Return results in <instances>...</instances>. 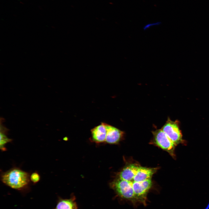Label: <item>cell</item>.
I'll return each mask as SVG.
<instances>
[{"instance_id":"cell-12","label":"cell","mask_w":209,"mask_h":209,"mask_svg":"<svg viewBox=\"0 0 209 209\" xmlns=\"http://www.w3.org/2000/svg\"><path fill=\"white\" fill-rule=\"evenodd\" d=\"M40 179V175L37 172H34L30 175V181L34 184H36L38 182Z\"/></svg>"},{"instance_id":"cell-3","label":"cell","mask_w":209,"mask_h":209,"mask_svg":"<svg viewBox=\"0 0 209 209\" xmlns=\"http://www.w3.org/2000/svg\"><path fill=\"white\" fill-rule=\"evenodd\" d=\"M152 133L154 143L168 152L172 156H174L176 145L161 129L156 130L153 131Z\"/></svg>"},{"instance_id":"cell-7","label":"cell","mask_w":209,"mask_h":209,"mask_svg":"<svg viewBox=\"0 0 209 209\" xmlns=\"http://www.w3.org/2000/svg\"><path fill=\"white\" fill-rule=\"evenodd\" d=\"M105 123L102 122L91 130V139L93 142L97 143L105 142L107 134Z\"/></svg>"},{"instance_id":"cell-8","label":"cell","mask_w":209,"mask_h":209,"mask_svg":"<svg viewBox=\"0 0 209 209\" xmlns=\"http://www.w3.org/2000/svg\"><path fill=\"white\" fill-rule=\"evenodd\" d=\"M140 166L135 164L127 165L119 173L118 177L126 181L133 182L134 178Z\"/></svg>"},{"instance_id":"cell-6","label":"cell","mask_w":209,"mask_h":209,"mask_svg":"<svg viewBox=\"0 0 209 209\" xmlns=\"http://www.w3.org/2000/svg\"><path fill=\"white\" fill-rule=\"evenodd\" d=\"M107 134L105 139L106 143L109 144L118 143L122 138L124 132L112 125L105 123Z\"/></svg>"},{"instance_id":"cell-14","label":"cell","mask_w":209,"mask_h":209,"mask_svg":"<svg viewBox=\"0 0 209 209\" xmlns=\"http://www.w3.org/2000/svg\"><path fill=\"white\" fill-rule=\"evenodd\" d=\"M55 209H56L55 208Z\"/></svg>"},{"instance_id":"cell-10","label":"cell","mask_w":209,"mask_h":209,"mask_svg":"<svg viewBox=\"0 0 209 209\" xmlns=\"http://www.w3.org/2000/svg\"><path fill=\"white\" fill-rule=\"evenodd\" d=\"M56 209H77L76 203L72 199H59Z\"/></svg>"},{"instance_id":"cell-2","label":"cell","mask_w":209,"mask_h":209,"mask_svg":"<svg viewBox=\"0 0 209 209\" xmlns=\"http://www.w3.org/2000/svg\"><path fill=\"white\" fill-rule=\"evenodd\" d=\"M132 183L133 182L118 177L110 183V186L120 197L131 199L135 198Z\"/></svg>"},{"instance_id":"cell-13","label":"cell","mask_w":209,"mask_h":209,"mask_svg":"<svg viewBox=\"0 0 209 209\" xmlns=\"http://www.w3.org/2000/svg\"><path fill=\"white\" fill-rule=\"evenodd\" d=\"M161 24V22L158 21L151 23H149L145 25L143 28L144 30H145L150 27L155 26H157L160 25Z\"/></svg>"},{"instance_id":"cell-11","label":"cell","mask_w":209,"mask_h":209,"mask_svg":"<svg viewBox=\"0 0 209 209\" xmlns=\"http://www.w3.org/2000/svg\"><path fill=\"white\" fill-rule=\"evenodd\" d=\"M7 129L3 126L0 127V149L2 151H5L7 150L6 145L9 143L12 142V139L9 138L7 135Z\"/></svg>"},{"instance_id":"cell-1","label":"cell","mask_w":209,"mask_h":209,"mask_svg":"<svg viewBox=\"0 0 209 209\" xmlns=\"http://www.w3.org/2000/svg\"><path fill=\"white\" fill-rule=\"evenodd\" d=\"M30 174L20 168L13 167L1 173L2 182L11 188L22 191L28 188L30 183Z\"/></svg>"},{"instance_id":"cell-9","label":"cell","mask_w":209,"mask_h":209,"mask_svg":"<svg viewBox=\"0 0 209 209\" xmlns=\"http://www.w3.org/2000/svg\"><path fill=\"white\" fill-rule=\"evenodd\" d=\"M157 170L156 168L140 166L134 178L133 181L140 182L151 179Z\"/></svg>"},{"instance_id":"cell-5","label":"cell","mask_w":209,"mask_h":209,"mask_svg":"<svg viewBox=\"0 0 209 209\" xmlns=\"http://www.w3.org/2000/svg\"><path fill=\"white\" fill-rule=\"evenodd\" d=\"M152 184L151 179L140 182L133 181L132 186L135 198L141 200H145Z\"/></svg>"},{"instance_id":"cell-4","label":"cell","mask_w":209,"mask_h":209,"mask_svg":"<svg viewBox=\"0 0 209 209\" xmlns=\"http://www.w3.org/2000/svg\"><path fill=\"white\" fill-rule=\"evenodd\" d=\"M161 129L176 146L181 143L182 135L177 121L168 118Z\"/></svg>"}]
</instances>
